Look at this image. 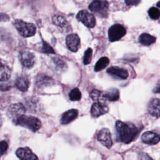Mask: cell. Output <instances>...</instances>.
Masks as SVG:
<instances>
[{
	"label": "cell",
	"instance_id": "obj_1",
	"mask_svg": "<svg viewBox=\"0 0 160 160\" xmlns=\"http://www.w3.org/2000/svg\"><path fill=\"white\" fill-rule=\"evenodd\" d=\"M140 129L135 125L117 121L115 124V132L116 141L125 144L133 141L138 136Z\"/></svg>",
	"mask_w": 160,
	"mask_h": 160
},
{
	"label": "cell",
	"instance_id": "obj_2",
	"mask_svg": "<svg viewBox=\"0 0 160 160\" xmlns=\"http://www.w3.org/2000/svg\"><path fill=\"white\" fill-rule=\"evenodd\" d=\"M13 122L16 125L28 128L32 132L37 131L41 126V122L38 118L24 114L18 118Z\"/></svg>",
	"mask_w": 160,
	"mask_h": 160
},
{
	"label": "cell",
	"instance_id": "obj_3",
	"mask_svg": "<svg viewBox=\"0 0 160 160\" xmlns=\"http://www.w3.org/2000/svg\"><path fill=\"white\" fill-rule=\"evenodd\" d=\"M14 24L19 34L24 38L32 36L36 34V28L32 23L25 22L21 19H16Z\"/></svg>",
	"mask_w": 160,
	"mask_h": 160
},
{
	"label": "cell",
	"instance_id": "obj_4",
	"mask_svg": "<svg viewBox=\"0 0 160 160\" xmlns=\"http://www.w3.org/2000/svg\"><path fill=\"white\" fill-rule=\"evenodd\" d=\"M109 4L106 1H93L89 5V9L101 18L108 16Z\"/></svg>",
	"mask_w": 160,
	"mask_h": 160
},
{
	"label": "cell",
	"instance_id": "obj_5",
	"mask_svg": "<svg viewBox=\"0 0 160 160\" xmlns=\"http://www.w3.org/2000/svg\"><path fill=\"white\" fill-rule=\"evenodd\" d=\"M126 33L125 28L120 24H115L111 26L108 30V38L111 42L119 41Z\"/></svg>",
	"mask_w": 160,
	"mask_h": 160
},
{
	"label": "cell",
	"instance_id": "obj_6",
	"mask_svg": "<svg viewBox=\"0 0 160 160\" xmlns=\"http://www.w3.org/2000/svg\"><path fill=\"white\" fill-rule=\"evenodd\" d=\"M76 19L89 28H94L96 24L94 16L86 10L79 11L76 15Z\"/></svg>",
	"mask_w": 160,
	"mask_h": 160
},
{
	"label": "cell",
	"instance_id": "obj_7",
	"mask_svg": "<svg viewBox=\"0 0 160 160\" xmlns=\"http://www.w3.org/2000/svg\"><path fill=\"white\" fill-rule=\"evenodd\" d=\"M19 57L22 65L27 68H32L35 64L36 58L34 54L28 50L21 51Z\"/></svg>",
	"mask_w": 160,
	"mask_h": 160
},
{
	"label": "cell",
	"instance_id": "obj_8",
	"mask_svg": "<svg viewBox=\"0 0 160 160\" xmlns=\"http://www.w3.org/2000/svg\"><path fill=\"white\" fill-rule=\"evenodd\" d=\"M25 111L26 108L24 105L21 103H16L9 106L8 109V115L14 122L18 118L24 115Z\"/></svg>",
	"mask_w": 160,
	"mask_h": 160
},
{
	"label": "cell",
	"instance_id": "obj_9",
	"mask_svg": "<svg viewBox=\"0 0 160 160\" xmlns=\"http://www.w3.org/2000/svg\"><path fill=\"white\" fill-rule=\"evenodd\" d=\"M97 139L106 148L109 149L112 146V141L109 130L108 128L101 129L98 133Z\"/></svg>",
	"mask_w": 160,
	"mask_h": 160
},
{
	"label": "cell",
	"instance_id": "obj_10",
	"mask_svg": "<svg viewBox=\"0 0 160 160\" xmlns=\"http://www.w3.org/2000/svg\"><path fill=\"white\" fill-rule=\"evenodd\" d=\"M108 111L109 108L104 102H96L92 104L90 112L93 118H98L107 113Z\"/></svg>",
	"mask_w": 160,
	"mask_h": 160
},
{
	"label": "cell",
	"instance_id": "obj_11",
	"mask_svg": "<svg viewBox=\"0 0 160 160\" xmlns=\"http://www.w3.org/2000/svg\"><path fill=\"white\" fill-rule=\"evenodd\" d=\"M66 43L68 48L71 51L76 52L80 48V38L77 34H69L66 38Z\"/></svg>",
	"mask_w": 160,
	"mask_h": 160
},
{
	"label": "cell",
	"instance_id": "obj_12",
	"mask_svg": "<svg viewBox=\"0 0 160 160\" xmlns=\"http://www.w3.org/2000/svg\"><path fill=\"white\" fill-rule=\"evenodd\" d=\"M16 154L20 160H38V156L28 147L19 148L16 150Z\"/></svg>",
	"mask_w": 160,
	"mask_h": 160
},
{
	"label": "cell",
	"instance_id": "obj_13",
	"mask_svg": "<svg viewBox=\"0 0 160 160\" xmlns=\"http://www.w3.org/2000/svg\"><path fill=\"white\" fill-rule=\"evenodd\" d=\"M52 22L54 25L58 26L61 30L64 32H69L71 30V27L66 18L61 15H54L52 18Z\"/></svg>",
	"mask_w": 160,
	"mask_h": 160
},
{
	"label": "cell",
	"instance_id": "obj_14",
	"mask_svg": "<svg viewBox=\"0 0 160 160\" xmlns=\"http://www.w3.org/2000/svg\"><path fill=\"white\" fill-rule=\"evenodd\" d=\"M142 141L149 145H154L160 141V134L153 131H146L141 136Z\"/></svg>",
	"mask_w": 160,
	"mask_h": 160
},
{
	"label": "cell",
	"instance_id": "obj_15",
	"mask_svg": "<svg viewBox=\"0 0 160 160\" xmlns=\"http://www.w3.org/2000/svg\"><path fill=\"white\" fill-rule=\"evenodd\" d=\"M107 73L116 79H126L128 77V71L122 68L112 66L107 69Z\"/></svg>",
	"mask_w": 160,
	"mask_h": 160
},
{
	"label": "cell",
	"instance_id": "obj_16",
	"mask_svg": "<svg viewBox=\"0 0 160 160\" xmlns=\"http://www.w3.org/2000/svg\"><path fill=\"white\" fill-rule=\"evenodd\" d=\"M148 112L156 118L160 117V99L154 98L151 99L148 105Z\"/></svg>",
	"mask_w": 160,
	"mask_h": 160
},
{
	"label": "cell",
	"instance_id": "obj_17",
	"mask_svg": "<svg viewBox=\"0 0 160 160\" xmlns=\"http://www.w3.org/2000/svg\"><path fill=\"white\" fill-rule=\"evenodd\" d=\"M53 84V79L46 74H38L35 79V85L39 88L49 86Z\"/></svg>",
	"mask_w": 160,
	"mask_h": 160
},
{
	"label": "cell",
	"instance_id": "obj_18",
	"mask_svg": "<svg viewBox=\"0 0 160 160\" xmlns=\"http://www.w3.org/2000/svg\"><path fill=\"white\" fill-rule=\"evenodd\" d=\"M78 115V111L75 109L68 110L64 112L61 118L60 122L61 124H67L74 120Z\"/></svg>",
	"mask_w": 160,
	"mask_h": 160
},
{
	"label": "cell",
	"instance_id": "obj_19",
	"mask_svg": "<svg viewBox=\"0 0 160 160\" xmlns=\"http://www.w3.org/2000/svg\"><path fill=\"white\" fill-rule=\"evenodd\" d=\"M104 100L109 101H116L119 98V91L118 89L111 88L103 92Z\"/></svg>",
	"mask_w": 160,
	"mask_h": 160
},
{
	"label": "cell",
	"instance_id": "obj_20",
	"mask_svg": "<svg viewBox=\"0 0 160 160\" xmlns=\"http://www.w3.org/2000/svg\"><path fill=\"white\" fill-rule=\"evenodd\" d=\"M15 86L21 91H26L29 87V81L26 76H19L15 81Z\"/></svg>",
	"mask_w": 160,
	"mask_h": 160
},
{
	"label": "cell",
	"instance_id": "obj_21",
	"mask_svg": "<svg viewBox=\"0 0 160 160\" xmlns=\"http://www.w3.org/2000/svg\"><path fill=\"white\" fill-rule=\"evenodd\" d=\"M11 71L7 65L3 64L0 61V82H6L11 77Z\"/></svg>",
	"mask_w": 160,
	"mask_h": 160
},
{
	"label": "cell",
	"instance_id": "obj_22",
	"mask_svg": "<svg viewBox=\"0 0 160 160\" xmlns=\"http://www.w3.org/2000/svg\"><path fill=\"white\" fill-rule=\"evenodd\" d=\"M156 38L148 34V33H142L139 37V42L143 46H150L151 44L155 42Z\"/></svg>",
	"mask_w": 160,
	"mask_h": 160
},
{
	"label": "cell",
	"instance_id": "obj_23",
	"mask_svg": "<svg viewBox=\"0 0 160 160\" xmlns=\"http://www.w3.org/2000/svg\"><path fill=\"white\" fill-rule=\"evenodd\" d=\"M109 63V59L107 57L101 58L96 63L94 66V71L96 72L100 71L106 68Z\"/></svg>",
	"mask_w": 160,
	"mask_h": 160
},
{
	"label": "cell",
	"instance_id": "obj_24",
	"mask_svg": "<svg viewBox=\"0 0 160 160\" xmlns=\"http://www.w3.org/2000/svg\"><path fill=\"white\" fill-rule=\"evenodd\" d=\"M90 96L94 101H96L97 102H104V98H103V92L99 90H97V89L92 90V92H91Z\"/></svg>",
	"mask_w": 160,
	"mask_h": 160
},
{
	"label": "cell",
	"instance_id": "obj_25",
	"mask_svg": "<svg viewBox=\"0 0 160 160\" xmlns=\"http://www.w3.org/2000/svg\"><path fill=\"white\" fill-rule=\"evenodd\" d=\"M69 98L71 101H79L81 98V93L79 89L77 88H75L71 90L69 93Z\"/></svg>",
	"mask_w": 160,
	"mask_h": 160
},
{
	"label": "cell",
	"instance_id": "obj_26",
	"mask_svg": "<svg viewBox=\"0 0 160 160\" xmlns=\"http://www.w3.org/2000/svg\"><path fill=\"white\" fill-rule=\"evenodd\" d=\"M148 14L151 19L156 20L160 18V10L156 8L152 7L148 10Z\"/></svg>",
	"mask_w": 160,
	"mask_h": 160
},
{
	"label": "cell",
	"instance_id": "obj_27",
	"mask_svg": "<svg viewBox=\"0 0 160 160\" xmlns=\"http://www.w3.org/2000/svg\"><path fill=\"white\" fill-rule=\"evenodd\" d=\"M92 49L90 48H88L84 52V55L83 58V63L85 65L89 64L91 62V59H92Z\"/></svg>",
	"mask_w": 160,
	"mask_h": 160
},
{
	"label": "cell",
	"instance_id": "obj_28",
	"mask_svg": "<svg viewBox=\"0 0 160 160\" xmlns=\"http://www.w3.org/2000/svg\"><path fill=\"white\" fill-rule=\"evenodd\" d=\"M41 51L44 52V53H46V54H54V51L52 49V48L49 46V44H48L45 41H42V47L41 49Z\"/></svg>",
	"mask_w": 160,
	"mask_h": 160
},
{
	"label": "cell",
	"instance_id": "obj_29",
	"mask_svg": "<svg viewBox=\"0 0 160 160\" xmlns=\"http://www.w3.org/2000/svg\"><path fill=\"white\" fill-rule=\"evenodd\" d=\"M8 148V144L5 141H0V158L6 152Z\"/></svg>",
	"mask_w": 160,
	"mask_h": 160
},
{
	"label": "cell",
	"instance_id": "obj_30",
	"mask_svg": "<svg viewBox=\"0 0 160 160\" xmlns=\"http://www.w3.org/2000/svg\"><path fill=\"white\" fill-rule=\"evenodd\" d=\"M53 61H54V64H56V66L58 68H60V69H64V68H65L66 67L65 62L62 60H61V59L56 58H54Z\"/></svg>",
	"mask_w": 160,
	"mask_h": 160
},
{
	"label": "cell",
	"instance_id": "obj_31",
	"mask_svg": "<svg viewBox=\"0 0 160 160\" xmlns=\"http://www.w3.org/2000/svg\"><path fill=\"white\" fill-rule=\"evenodd\" d=\"M10 82H0V90L1 91H8L11 88Z\"/></svg>",
	"mask_w": 160,
	"mask_h": 160
},
{
	"label": "cell",
	"instance_id": "obj_32",
	"mask_svg": "<svg viewBox=\"0 0 160 160\" xmlns=\"http://www.w3.org/2000/svg\"><path fill=\"white\" fill-rule=\"evenodd\" d=\"M141 2V1L139 0H126L125 3L126 5L131 6V5H138L139 3Z\"/></svg>",
	"mask_w": 160,
	"mask_h": 160
},
{
	"label": "cell",
	"instance_id": "obj_33",
	"mask_svg": "<svg viewBox=\"0 0 160 160\" xmlns=\"http://www.w3.org/2000/svg\"><path fill=\"white\" fill-rule=\"evenodd\" d=\"M139 160H152L149 155L145 153H141L139 155Z\"/></svg>",
	"mask_w": 160,
	"mask_h": 160
},
{
	"label": "cell",
	"instance_id": "obj_34",
	"mask_svg": "<svg viewBox=\"0 0 160 160\" xmlns=\"http://www.w3.org/2000/svg\"><path fill=\"white\" fill-rule=\"evenodd\" d=\"M152 91L154 93H160V80L157 82L155 87L152 89Z\"/></svg>",
	"mask_w": 160,
	"mask_h": 160
},
{
	"label": "cell",
	"instance_id": "obj_35",
	"mask_svg": "<svg viewBox=\"0 0 160 160\" xmlns=\"http://www.w3.org/2000/svg\"><path fill=\"white\" fill-rule=\"evenodd\" d=\"M9 19V17L7 14H3V13L0 14V22L6 21H8Z\"/></svg>",
	"mask_w": 160,
	"mask_h": 160
},
{
	"label": "cell",
	"instance_id": "obj_36",
	"mask_svg": "<svg viewBox=\"0 0 160 160\" xmlns=\"http://www.w3.org/2000/svg\"><path fill=\"white\" fill-rule=\"evenodd\" d=\"M157 6H158V8H160V1H159V2H157Z\"/></svg>",
	"mask_w": 160,
	"mask_h": 160
},
{
	"label": "cell",
	"instance_id": "obj_37",
	"mask_svg": "<svg viewBox=\"0 0 160 160\" xmlns=\"http://www.w3.org/2000/svg\"><path fill=\"white\" fill-rule=\"evenodd\" d=\"M0 126H1V119H0Z\"/></svg>",
	"mask_w": 160,
	"mask_h": 160
}]
</instances>
